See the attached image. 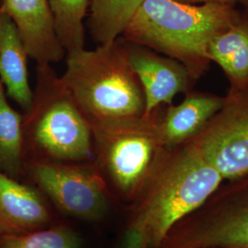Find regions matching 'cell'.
<instances>
[{"instance_id": "cell-2", "label": "cell", "mask_w": 248, "mask_h": 248, "mask_svg": "<svg viewBox=\"0 0 248 248\" xmlns=\"http://www.w3.org/2000/svg\"><path fill=\"white\" fill-rule=\"evenodd\" d=\"M238 21V14L229 4L144 0L123 34L177 59L197 77L210 61L208 47L214 37Z\"/></svg>"}, {"instance_id": "cell-15", "label": "cell", "mask_w": 248, "mask_h": 248, "mask_svg": "<svg viewBox=\"0 0 248 248\" xmlns=\"http://www.w3.org/2000/svg\"><path fill=\"white\" fill-rule=\"evenodd\" d=\"M144 0H89V28L99 45L112 44L123 34Z\"/></svg>"}, {"instance_id": "cell-16", "label": "cell", "mask_w": 248, "mask_h": 248, "mask_svg": "<svg viewBox=\"0 0 248 248\" xmlns=\"http://www.w3.org/2000/svg\"><path fill=\"white\" fill-rule=\"evenodd\" d=\"M21 116L11 108L0 81V170L19 180L24 170Z\"/></svg>"}, {"instance_id": "cell-20", "label": "cell", "mask_w": 248, "mask_h": 248, "mask_svg": "<svg viewBox=\"0 0 248 248\" xmlns=\"http://www.w3.org/2000/svg\"><path fill=\"white\" fill-rule=\"evenodd\" d=\"M177 2L185 3V4H195V3H207V2H219V3H224V4H229L232 5L234 4L237 0H175Z\"/></svg>"}, {"instance_id": "cell-12", "label": "cell", "mask_w": 248, "mask_h": 248, "mask_svg": "<svg viewBox=\"0 0 248 248\" xmlns=\"http://www.w3.org/2000/svg\"><path fill=\"white\" fill-rule=\"evenodd\" d=\"M225 98L208 94H190L171 107L162 123L155 126L160 146L175 148L191 140L223 106Z\"/></svg>"}, {"instance_id": "cell-14", "label": "cell", "mask_w": 248, "mask_h": 248, "mask_svg": "<svg viewBox=\"0 0 248 248\" xmlns=\"http://www.w3.org/2000/svg\"><path fill=\"white\" fill-rule=\"evenodd\" d=\"M208 58L221 66L232 89L248 87V24L237 23L214 37L208 47Z\"/></svg>"}, {"instance_id": "cell-9", "label": "cell", "mask_w": 248, "mask_h": 248, "mask_svg": "<svg viewBox=\"0 0 248 248\" xmlns=\"http://www.w3.org/2000/svg\"><path fill=\"white\" fill-rule=\"evenodd\" d=\"M0 9L14 22L28 56L40 65L59 62L64 56L48 0H1Z\"/></svg>"}, {"instance_id": "cell-8", "label": "cell", "mask_w": 248, "mask_h": 248, "mask_svg": "<svg viewBox=\"0 0 248 248\" xmlns=\"http://www.w3.org/2000/svg\"><path fill=\"white\" fill-rule=\"evenodd\" d=\"M33 135L37 146L53 158L81 161L91 155L89 124L69 100L49 107L36 124Z\"/></svg>"}, {"instance_id": "cell-7", "label": "cell", "mask_w": 248, "mask_h": 248, "mask_svg": "<svg viewBox=\"0 0 248 248\" xmlns=\"http://www.w3.org/2000/svg\"><path fill=\"white\" fill-rule=\"evenodd\" d=\"M155 126L145 122L115 133H105L108 138L106 164L118 190L131 196L150 176L155 154L160 146Z\"/></svg>"}, {"instance_id": "cell-13", "label": "cell", "mask_w": 248, "mask_h": 248, "mask_svg": "<svg viewBox=\"0 0 248 248\" xmlns=\"http://www.w3.org/2000/svg\"><path fill=\"white\" fill-rule=\"evenodd\" d=\"M28 53L12 19L0 9V81L9 98L30 111L33 98L29 83Z\"/></svg>"}, {"instance_id": "cell-18", "label": "cell", "mask_w": 248, "mask_h": 248, "mask_svg": "<svg viewBox=\"0 0 248 248\" xmlns=\"http://www.w3.org/2000/svg\"><path fill=\"white\" fill-rule=\"evenodd\" d=\"M79 233L68 225H54L25 234H0V248H84Z\"/></svg>"}, {"instance_id": "cell-6", "label": "cell", "mask_w": 248, "mask_h": 248, "mask_svg": "<svg viewBox=\"0 0 248 248\" xmlns=\"http://www.w3.org/2000/svg\"><path fill=\"white\" fill-rule=\"evenodd\" d=\"M30 174L38 189L62 213L89 222L105 218L109 197L103 179L88 169L50 163H31Z\"/></svg>"}, {"instance_id": "cell-11", "label": "cell", "mask_w": 248, "mask_h": 248, "mask_svg": "<svg viewBox=\"0 0 248 248\" xmlns=\"http://www.w3.org/2000/svg\"><path fill=\"white\" fill-rule=\"evenodd\" d=\"M127 55L143 89L144 118L161 104H170L177 94L187 88L190 75L183 64L144 51Z\"/></svg>"}, {"instance_id": "cell-5", "label": "cell", "mask_w": 248, "mask_h": 248, "mask_svg": "<svg viewBox=\"0 0 248 248\" xmlns=\"http://www.w3.org/2000/svg\"><path fill=\"white\" fill-rule=\"evenodd\" d=\"M189 141L223 179L248 176V87L232 89L222 108Z\"/></svg>"}, {"instance_id": "cell-17", "label": "cell", "mask_w": 248, "mask_h": 248, "mask_svg": "<svg viewBox=\"0 0 248 248\" xmlns=\"http://www.w3.org/2000/svg\"><path fill=\"white\" fill-rule=\"evenodd\" d=\"M53 13L56 34L67 53L85 45L84 18L89 0H48Z\"/></svg>"}, {"instance_id": "cell-19", "label": "cell", "mask_w": 248, "mask_h": 248, "mask_svg": "<svg viewBox=\"0 0 248 248\" xmlns=\"http://www.w3.org/2000/svg\"><path fill=\"white\" fill-rule=\"evenodd\" d=\"M115 248H150L145 230L136 218L124 232Z\"/></svg>"}, {"instance_id": "cell-3", "label": "cell", "mask_w": 248, "mask_h": 248, "mask_svg": "<svg viewBox=\"0 0 248 248\" xmlns=\"http://www.w3.org/2000/svg\"><path fill=\"white\" fill-rule=\"evenodd\" d=\"M150 177L149 190L135 217L150 248H159L174 226L200 209L223 180L190 141L154 167Z\"/></svg>"}, {"instance_id": "cell-21", "label": "cell", "mask_w": 248, "mask_h": 248, "mask_svg": "<svg viewBox=\"0 0 248 248\" xmlns=\"http://www.w3.org/2000/svg\"><path fill=\"white\" fill-rule=\"evenodd\" d=\"M242 1H243V2H244L246 5H248V0H242Z\"/></svg>"}, {"instance_id": "cell-1", "label": "cell", "mask_w": 248, "mask_h": 248, "mask_svg": "<svg viewBox=\"0 0 248 248\" xmlns=\"http://www.w3.org/2000/svg\"><path fill=\"white\" fill-rule=\"evenodd\" d=\"M137 79L127 53L114 42L93 51L69 52L62 84L105 134L144 118V97Z\"/></svg>"}, {"instance_id": "cell-10", "label": "cell", "mask_w": 248, "mask_h": 248, "mask_svg": "<svg viewBox=\"0 0 248 248\" xmlns=\"http://www.w3.org/2000/svg\"><path fill=\"white\" fill-rule=\"evenodd\" d=\"M51 222L52 213L40 190L0 170V234H25Z\"/></svg>"}, {"instance_id": "cell-4", "label": "cell", "mask_w": 248, "mask_h": 248, "mask_svg": "<svg viewBox=\"0 0 248 248\" xmlns=\"http://www.w3.org/2000/svg\"><path fill=\"white\" fill-rule=\"evenodd\" d=\"M232 181L175 225L159 248H248V176Z\"/></svg>"}]
</instances>
